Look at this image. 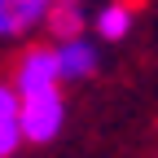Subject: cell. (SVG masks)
Wrapping results in <instances>:
<instances>
[{"mask_svg":"<svg viewBox=\"0 0 158 158\" xmlns=\"http://www.w3.org/2000/svg\"><path fill=\"white\" fill-rule=\"evenodd\" d=\"M62 127H66V97H62V88L18 97V136H22V145H48V141H57Z\"/></svg>","mask_w":158,"mask_h":158,"instance_id":"cell-1","label":"cell"},{"mask_svg":"<svg viewBox=\"0 0 158 158\" xmlns=\"http://www.w3.org/2000/svg\"><path fill=\"white\" fill-rule=\"evenodd\" d=\"M132 31V5H123V0H114V5H106L101 13H97V35L101 40H127Z\"/></svg>","mask_w":158,"mask_h":158,"instance_id":"cell-7","label":"cell"},{"mask_svg":"<svg viewBox=\"0 0 158 158\" xmlns=\"http://www.w3.org/2000/svg\"><path fill=\"white\" fill-rule=\"evenodd\" d=\"M53 0H0V40H22L44 22Z\"/></svg>","mask_w":158,"mask_h":158,"instance_id":"cell-4","label":"cell"},{"mask_svg":"<svg viewBox=\"0 0 158 158\" xmlns=\"http://www.w3.org/2000/svg\"><path fill=\"white\" fill-rule=\"evenodd\" d=\"M22 136H18V92L0 84V158H13Z\"/></svg>","mask_w":158,"mask_h":158,"instance_id":"cell-6","label":"cell"},{"mask_svg":"<svg viewBox=\"0 0 158 158\" xmlns=\"http://www.w3.org/2000/svg\"><path fill=\"white\" fill-rule=\"evenodd\" d=\"M84 22H88V13H84V0H53L40 27H48V35L57 40V44H62V40H75V35H84Z\"/></svg>","mask_w":158,"mask_h":158,"instance_id":"cell-5","label":"cell"},{"mask_svg":"<svg viewBox=\"0 0 158 158\" xmlns=\"http://www.w3.org/2000/svg\"><path fill=\"white\" fill-rule=\"evenodd\" d=\"M53 57H57V79H62V84L92 79V75H97V66H101V48H97L88 35H75V40L53 44Z\"/></svg>","mask_w":158,"mask_h":158,"instance_id":"cell-3","label":"cell"},{"mask_svg":"<svg viewBox=\"0 0 158 158\" xmlns=\"http://www.w3.org/2000/svg\"><path fill=\"white\" fill-rule=\"evenodd\" d=\"M9 88H13L18 97L62 88V79H57V57H53V44H31L22 57H18V70H13V84H9Z\"/></svg>","mask_w":158,"mask_h":158,"instance_id":"cell-2","label":"cell"}]
</instances>
